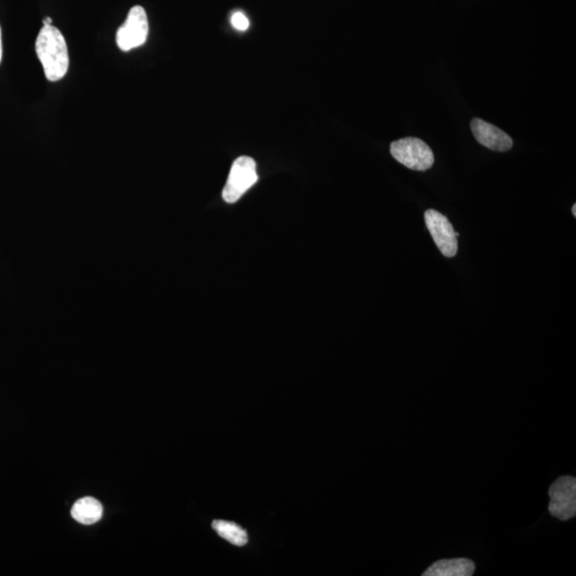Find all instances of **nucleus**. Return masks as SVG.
I'll use <instances>...</instances> for the list:
<instances>
[{"instance_id":"obj_3","label":"nucleus","mask_w":576,"mask_h":576,"mask_svg":"<svg viewBox=\"0 0 576 576\" xmlns=\"http://www.w3.org/2000/svg\"><path fill=\"white\" fill-rule=\"evenodd\" d=\"M257 162L251 157H239L232 166L222 193L226 203H235L258 182Z\"/></svg>"},{"instance_id":"obj_6","label":"nucleus","mask_w":576,"mask_h":576,"mask_svg":"<svg viewBox=\"0 0 576 576\" xmlns=\"http://www.w3.org/2000/svg\"><path fill=\"white\" fill-rule=\"evenodd\" d=\"M425 222L429 233L440 251L447 258H454L458 251V241L449 220L434 210L425 211Z\"/></svg>"},{"instance_id":"obj_1","label":"nucleus","mask_w":576,"mask_h":576,"mask_svg":"<svg viewBox=\"0 0 576 576\" xmlns=\"http://www.w3.org/2000/svg\"><path fill=\"white\" fill-rule=\"evenodd\" d=\"M36 52L48 80L58 81L67 75L70 64L67 42L56 27H43L37 37Z\"/></svg>"},{"instance_id":"obj_7","label":"nucleus","mask_w":576,"mask_h":576,"mask_svg":"<svg viewBox=\"0 0 576 576\" xmlns=\"http://www.w3.org/2000/svg\"><path fill=\"white\" fill-rule=\"evenodd\" d=\"M471 128L478 143L489 150L506 152L514 146V141L509 135L481 119H473Z\"/></svg>"},{"instance_id":"obj_2","label":"nucleus","mask_w":576,"mask_h":576,"mask_svg":"<svg viewBox=\"0 0 576 576\" xmlns=\"http://www.w3.org/2000/svg\"><path fill=\"white\" fill-rule=\"evenodd\" d=\"M391 154L396 160L411 170L426 171L434 162L433 152L418 138H404L391 144Z\"/></svg>"},{"instance_id":"obj_9","label":"nucleus","mask_w":576,"mask_h":576,"mask_svg":"<svg viewBox=\"0 0 576 576\" xmlns=\"http://www.w3.org/2000/svg\"><path fill=\"white\" fill-rule=\"evenodd\" d=\"M70 515L78 523L91 525L102 519V504L94 498H84L78 499L70 510Z\"/></svg>"},{"instance_id":"obj_14","label":"nucleus","mask_w":576,"mask_h":576,"mask_svg":"<svg viewBox=\"0 0 576 576\" xmlns=\"http://www.w3.org/2000/svg\"><path fill=\"white\" fill-rule=\"evenodd\" d=\"M572 213L573 216L576 217V204L573 205Z\"/></svg>"},{"instance_id":"obj_12","label":"nucleus","mask_w":576,"mask_h":576,"mask_svg":"<svg viewBox=\"0 0 576 576\" xmlns=\"http://www.w3.org/2000/svg\"><path fill=\"white\" fill-rule=\"evenodd\" d=\"M3 58V42H2V29H0V62H2Z\"/></svg>"},{"instance_id":"obj_10","label":"nucleus","mask_w":576,"mask_h":576,"mask_svg":"<svg viewBox=\"0 0 576 576\" xmlns=\"http://www.w3.org/2000/svg\"><path fill=\"white\" fill-rule=\"evenodd\" d=\"M213 529L217 534L234 546L243 547L248 543L247 531L233 522L216 520L213 522Z\"/></svg>"},{"instance_id":"obj_4","label":"nucleus","mask_w":576,"mask_h":576,"mask_svg":"<svg viewBox=\"0 0 576 576\" xmlns=\"http://www.w3.org/2000/svg\"><path fill=\"white\" fill-rule=\"evenodd\" d=\"M551 498L548 513L561 521L572 520L576 515V478L562 476L548 489Z\"/></svg>"},{"instance_id":"obj_13","label":"nucleus","mask_w":576,"mask_h":576,"mask_svg":"<svg viewBox=\"0 0 576 576\" xmlns=\"http://www.w3.org/2000/svg\"><path fill=\"white\" fill-rule=\"evenodd\" d=\"M53 24V20L51 18H45V21H43V25L45 26H52Z\"/></svg>"},{"instance_id":"obj_5","label":"nucleus","mask_w":576,"mask_h":576,"mask_svg":"<svg viewBox=\"0 0 576 576\" xmlns=\"http://www.w3.org/2000/svg\"><path fill=\"white\" fill-rule=\"evenodd\" d=\"M149 36V21L144 8L135 5L129 10L128 19L117 32L119 50L129 52L144 45Z\"/></svg>"},{"instance_id":"obj_11","label":"nucleus","mask_w":576,"mask_h":576,"mask_svg":"<svg viewBox=\"0 0 576 576\" xmlns=\"http://www.w3.org/2000/svg\"><path fill=\"white\" fill-rule=\"evenodd\" d=\"M231 23L234 26V29L241 31H244L249 29V20L243 12L234 13L232 15Z\"/></svg>"},{"instance_id":"obj_8","label":"nucleus","mask_w":576,"mask_h":576,"mask_svg":"<svg viewBox=\"0 0 576 576\" xmlns=\"http://www.w3.org/2000/svg\"><path fill=\"white\" fill-rule=\"evenodd\" d=\"M475 569V563L469 558L441 559L433 563L423 576H471Z\"/></svg>"}]
</instances>
